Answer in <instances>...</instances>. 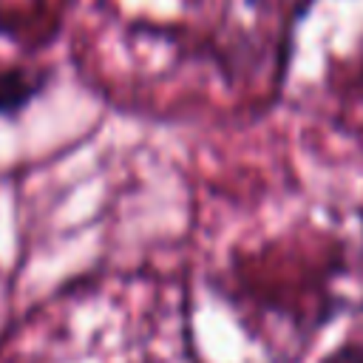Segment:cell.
Here are the masks:
<instances>
[{
	"label": "cell",
	"mask_w": 363,
	"mask_h": 363,
	"mask_svg": "<svg viewBox=\"0 0 363 363\" xmlns=\"http://www.w3.org/2000/svg\"><path fill=\"white\" fill-rule=\"evenodd\" d=\"M323 363H363V349H357V346H343V349L332 352Z\"/></svg>",
	"instance_id": "7a4b0ae2"
},
{
	"label": "cell",
	"mask_w": 363,
	"mask_h": 363,
	"mask_svg": "<svg viewBox=\"0 0 363 363\" xmlns=\"http://www.w3.org/2000/svg\"><path fill=\"white\" fill-rule=\"evenodd\" d=\"M31 85L23 77H3L0 82V105H20L23 99H28Z\"/></svg>",
	"instance_id": "6da1fadb"
}]
</instances>
